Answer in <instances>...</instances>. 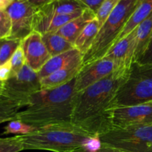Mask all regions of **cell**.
Masks as SVG:
<instances>
[{
  "label": "cell",
  "mask_w": 152,
  "mask_h": 152,
  "mask_svg": "<svg viewBox=\"0 0 152 152\" xmlns=\"http://www.w3.org/2000/svg\"><path fill=\"white\" fill-rule=\"evenodd\" d=\"M12 66V76L15 75L26 65L25 53L22 45H19L10 59ZM11 76V77H12Z\"/></svg>",
  "instance_id": "obj_26"
},
{
  "label": "cell",
  "mask_w": 152,
  "mask_h": 152,
  "mask_svg": "<svg viewBox=\"0 0 152 152\" xmlns=\"http://www.w3.org/2000/svg\"><path fill=\"white\" fill-rule=\"evenodd\" d=\"M0 124H1V123H0Z\"/></svg>",
  "instance_id": "obj_35"
},
{
  "label": "cell",
  "mask_w": 152,
  "mask_h": 152,
  "mask_svg": "<svg viewBox=\"0 0 152 152\" xmlns=\"http://www.w3.org/2000/svg\"><path fill=\"white\" fill-rule=\"evenodd\" d=\"M36 128L29 126L23 122L18 120H12L9 122L8 124L4 128L3 134H17L18 135L26 134L32 132L36 130Z\"/></svg>",
  "instance_id": "obj_23"
},
{
  "label": "cell",
  "mask_w": 152,
  "mask_h": 152,
  "mask_svg": "<svg viewBox=\"0 0 152 152\" xmlns=\"http://www.w3.org/2000/svg\"><path fill=\"white\" fill-rule=\"evenodd\" d=\"M22 107L19 104L1 97L0 99V123L16 120V114Z\"/></svg>",
  "instance_id": "obj_21"
},
{
  "label": "cell",
  "mask_w": 152,
  "mask_h": 152,
  "mask_svg": "<svg viewBox=\"0 0 152 152\" xmlns=\"http://www.w3.org/2000/svg\"><path fill=\"white\" fill-rule=\"evenodd\" d=\"M2 91H3V83L0 82V99H1V95H2Z\"/></svg>",
  "instance_id": "obj_34"
},
{
  "label": "cell",
  "mask_w": 152,
  "mask_h": 152,
  "mask_svg": "<svg viewBox=\"0 0 152 152\" xmlns=\"http://www.w3.org/2000/svg\"><path fill=\"white\" fill-rule=\"evenodd\" d=\"M83 55L75 48L65 53L52 56L38 72L39 77L40 80H42L62 68L76 64L83 63Z\"/></svg>",
  "instance_id": "obj_13"
},
{
  "label": "cell",
  "mask_w": 152,
  "mask_h": 152,
  "mask_svg": "<svg viewBox=\"0 0 152 152\" xmlns=\"http://www.w3.org/2000/svg\"><path fill=\"white\" fill-rule=\"evenodd\" d=\"M12 76V66L10 61L0 65V82L4 83L7 81Z\"/></svg>",
  "instance_id": "obj_28"
},
{
  "label": "cell",
  "mask_w": 152,
  "mask_h": 152,
  "mask_svg": "<svg viewBox=\"0 0 152 152\" xmlns=\"http://www.w3.org/2000/svg\"><path fill=\"white\" fill-rule=\"evenodd\" d=\"M129 69L115 70L108 77L77 93L71 123L96 137L112 129V101Z\"/></svg>",
  "instance_id": "obj_1"
},
{
  "label": "cell",
  "mask_w": 152,
  "mask_h": 152,
  "mask_svg": "<svg viewBox=\"0 0 152 152\" xmlns=\"http://www.w3.org/2000/svg\"><path fill=\"white\" fill-rule=\"evenodd\" d=\"M11 21V34L8 39L23 40L34 31L35 7L28 0H15L6 10Z\"/></svg>",
  "instance_id": "obj_8"
},
{
  "label": "cell",
  "mask_w": 152,
  "mask_h": 152,
  "mask_svg": "<svg viewBox=\"0 0 152 152\" xmlns=\"http://www.w3.org/2000/svg\"><path fill=\"white\" fill-rule=\"evenodd\" d=\"M94 18H96V14L90 9L86 8L80 16L65 24L56 33L74 45L86 25Z\"/></svg>",
  "instance_id": "obj_14"
},
{
  "label": "cell",
  "mask_w": 152,
  "mask_h": 152,
  "mask_svg": "<svg viewBox=\"0 0 152 152\" xmlns=\"http://www.w3.org/2000/svg\"><path fill=\"white\" fill-rule=\"evenodd\" d=\"M21 40L5 39L0 41V65L9 61L21 45Z\"/></svg>",
  "instance_id": "obj_22"
},
{
  "label": "cell",
  "mask_w": 152,
  "mask_h": 152,
  "mask_svg": "<svg viewBox=\"0 0 152 152\" xmlns=\"http://www.w3.org/2000/svg\"><path fill=\"white\" fill-rule=\"evenodd\" d=\"M11 21L7 11H0V41L8 39L11 34Z\"/></svg>",
  "instance_id": "obj_27"
},
{
  "label": "cell",
  "mask_w": 152,
  "mask_h": 152,
  "mask_svg": "<svg viewBox=\"0 0 152 152\" xmlns=\"http://www.w3.org/2000/svg\"><path fill=\"white\" fill-rule=\"evenodd\" d=\"M24 150L19 135L0 138V152H20Z\"/></svg>",
  "instance_id": "obj_24"
},
{
  "label": "cell",
  "mask_w": 152,
  "mask_h": 152,
  "mask_svg": "<svg viewBox=\"0 0 152 152\" xmlns=\"http://www.w3.org/2000/svg\"><path fill=\"white\" fill-rule=\"evenodd\" d=\"M25 53L26 64L34 71L38 73L46 62L51 58L42 40V34L33 31L21 42Z\"/></svg>",
  "instance_id": "obj_11"
},
{
  "label": "cell",
  "mask_w": 152,
  "mask_h": 152,
  "mask_svg": "<svg viewBox=\"0 0 152 152\" xmlns=\"http://www.w3.org/2000/svg\"><path fill=\"white\" fill-rule=\"evenodd\" d=\"M49 4L54 15L73 14L86 9L77 0H53Z\"/></svg>",
  "instance_id": "obj_20"
},
{
  "label": "cell",
  "mask_w": 152,
  "mask_h": 152,
  "mask_svg": "<svg viewBox=\"0 0 152 152\" xmlns=\"http://www.w3.org/2000/svg\"><path fill=\"white\" fill-rule=\"evenodd\" d=\"M15 0H0V11H6Z\"/></svg>",
  "instance_id": "obj_32"
},
{
  "label": "cell",
  "mask_w": 152,
  "mask_h": 152,
  "mask_svg": "<svg viewBox=\"0 0 152 152\" xmlns=\"http://www.w3.org/2000/svg\"><path fill=\"white\" fill-rule=\"evenodd\" d=\"M137 62L142 64L152 63V34L143 54Z\"/></svg>",
  "instance_id": "obj_31"
},
{
  "label": "cell",
  "mask_w": 152,
  "mask_h": 152,
  "mask_svg": "<svg viewBox=\"0 0 152 152\" xmlns=\"http://www.w3.org/2000/svg\"><path fill=\"white\" fill-rule=\"evenodd\" d=\"M111 121L113 128L152 125V101L132 106L114 108Z\"/></svg>",
  "instance_id": "obj_9"
},
{
  "label": "cell",
  "mask_w": 152,
  "mask_h": 152,
  "mask_svg": "<svg viewBox=\"0 0 152 152\" xmlns=\"http://www.w3.org/2000/svg\"><path fill=\"white\" fill-rule=\"evenodd\" d=\"M100 29V26L96 18L89 22L86 25L84 29L79 35L74 42V45L82 54L84 56L91 46L94 40L96 38L98 32Z\"/></svg>",
  "instance_id": "obj_17"
},
{
  "label": "cell",
  "mask_w": 152,
  "mask_h": 152,
  "mask_svg": "<svg viewBox=\"0 0 152 152\" xmlns=\"http://www.w3.org/2000/svg\"><path fill=\"white\" fill-rule=\"evenodd\" d=\"M152 101V63L133 61L112 101L113 109Z\"/></svg>",
  "instance_id": "obj_5"
},
{
  "label": "cell",
  "mask_w": 152,
  "mask_h": 152,
  "mask_svg": "<svg viewBox=\"0 0 152 152\" xmlns=\"http://www.w3.org/2000/svg\"><path fill=\"white\" fill-rule=\"evenodd\" d=\"M137 48L135 61H139L143 54L152 34V12L136 28Z\"/></svg>",
  "instance_id": "obj_18"
},
{
  "label": "cell",
  "mask_w": 152,
  "mask_h": 152,
  "mask_svg": "<svg viewBox=\"0 0 152 152\" xmlns=\"http://www.w3.org/2000/svg\"><path fill=\"white\" fill-rule=\"evenodd\" d=\"M74 152H125L122 150L118 149L117 148H114V147L110 146V145H105V144L101 143V145L99 146H98L97 148H94V149H86V148H81L80 150H77V151Z\"/></svg>",
  "instance_id": "obj_30"
},
{
  "label": "cell",
  "mask_w": 152,
  "mask_h": 152,
  "mask_svg": "<svg viewBox=\"0 0 152 152\" xmlns=\"http://www.w3.org/2000/svg\"><path fill=\"white\" fill-rule=\"evenodd\" d=\"M75 80L56 88L36 92L30 97L25 109L16 114V120L36 129L71 123L77 95Z\"/></svg>",
  "instance_id": "obj_2"
},
{
  "label": "cell",
  "mask_w": 152,
  "mask_h": 152,
  "mask_svg": "<svg viewBox=\"0 0 152 152\" xmlns=\"http://www.w3.org/2000/svg\"><path fill=\"white\" fill-rule=\"evenodd\" d=\"M137 48V31L126 35L115 43L105 55V57L111 59L115 65L116 70H126L130 68L134 61Z\"/></svg>",
  "instance_id": "obj_12"
},
{
  "label": "cell",
  "mask_w": 152,
  "mask_h": 152,
  "mask_svg": "<svg viewBox=\"0 0 152 152\" xmlns=\"http://www.w3.org/2000/svg\"><path fill=\"white\" fill-rule=\"evenodd\" d=\"M119 1L120 0H104L96 13V18L99 22L100 28L105 23L106 19H108L113 10L115 8Z\"/></svg>",
  "instance_id": "obj_25"
},
{
  "label": "cell",
  "mask_w": 152,
  "mask_h": 152,
  "mask_svg": "<svg viewBox=\"0 0 152 152\" xmlns=\"http://www.w3.org/2000/svg\"><path fill=\"white\" fill-rule=\"evenodd\" d=\"M24 150L74 152L81 148L94 149L101 145L96 137L72 123L52 125L19 135Z\"/></svg>",
  "instance_id": "obj_3"
},
{
  "label": "cell",
  "mask_w": 152,
  "mask_h": 152,
  "mask_svg": "<svg viewBox=\"0 0 152 152\" xmlns=\"http://www.w3.org/2000/svg\"><path fill=\"white\" fill-rule=\"evenodd\" d=\"M86 8L90 9L96 14L104 0H77Z\"/></svg>",
  "instance_id": "obj_29"
},
{
  "label": "cell",
  "mask_w": 152,
  "mask_h": 152,
  "mask_svg": "<svg viewBox=\"0 0 152 152\" xmlns=\"http://www.w3.org/2000/svg\"><path fill=\"white\" fill-rule=\"evenodd\" d=\"M151 12L152 0H140L137 7L123 28L117 42L133 31L144 19L151 14Z\"/></svg>",
  "instance_id": "obj_16"
},
{
  "label": "cell",
  "mask_w": 152,
  "mask_h": 152,
  "mask_svg": "<svg viewBox=\"0 0 152 152\" xmlns=\"http://www.w3.org/2000/svg\"><path fill=\"white\" fill-rule=\"evenodd\" d=\"M28 1L32 4V5L34 7H38L39 6L43 5V4L50 2V1H53V0H28Z\"/></svg>",
  "instance_id": "obj_33"
},
{
  "label": "cell",
  "mask_w": 152,
  "mask_h": 152,
  "mask_svg": "<svg viewBox=\"0 0 152 152\" xmlns=\"http://www.w3.org/2000/svg\"><path fill=\"white\" fill-rule=\"evenodd\" d=\"M42 37L51 57L74 48L72 43L56 33L42 34Z\"/></svg>",
  "instance_id": "obj_19"
},
{
  "label": "cell",
  "mask_w": 152,
  "mask_h": 152,
  "mask_svg": "<svg viewBox=\"0 0 152 152\" xmlns=\"http://www.w3.org/2000/svg\"><path fill=\"white\" fill-rule=\"evenodd\" d=\"M99 139L101 143L125 152H152V125L112 128Z\"/></svg>",
  "instance_id": "obj_6"
},
{
  "label": "cell",
  "mask_w": 152,
  "mask_h": 152,
  "mask_svg": "<svg viewBox=\"0 0 152 152\" xmlns=\"http://www.w3.org/2000/svg\"><path fill=\"white\" fill-rule=\"evenodd\" d=\"M82 66L83 63L71 65L45 77L41 80V90L56 88L67 84L76 78Z\"/></svg>",
  "instance_id": "obj_15"
},
{
  "label": "cell",
  "mask_w": 152,
  "mask_h": 152,
  "mask_svg": "<svg viewBox=\"0 0 152 152\" xmlns=\"http://www.w3.org/2000/svg\"><path fill=\"white\" fill-rule=\"evenodd\" d=\"M140 0H120L99 29L91 46L83 56L84 67L104 57L118 40L120 34L139 4Z\"/></svg>",
  "instance_id": "obj_4"
},
{
  "label": "cell",
  "mask_w": 152,
  "mask_h": 152,
  "mask_svg": "<svg viewBox=\"0 0 152 152\" xmlns=\"http://www.w3.org/2000/svg\"><path fill=\"white\" fill-rule=\"evenodd\" d=\"M115 70L114 62L105 56L86 66L82 67L76 77V92L79 93L85 90L89 86L108 77Z\"/></svg>",
  "instance_id": "obj_10"
},
{
  "label": "cell",
  "mask_w": 152,
  "mask_h": 152,
  "mask_svg": "<svg viewBox=\"0 0 152 152\" xmlns=\"http://www.w3.org/2000/svg\"><path fill=\"white\" fill-rule=\"evenodd\" d=\"M41 90V80L38 73L25 65L19 73L3 83L1 97L19 104L22 108L28 105L30 97Z\"/></svg>",
  "instance_id": "obj_7"
}]
</instances>
